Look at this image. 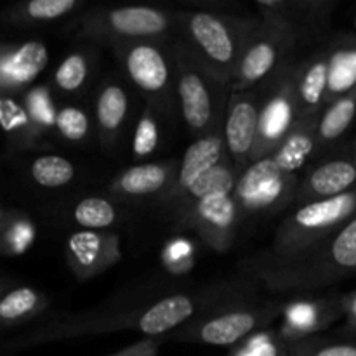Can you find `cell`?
Instances as JSON below:
<instances>
[{
  "instance_id": "cell-11",
  "label": "cell",
  "mask_w": 356,
  "mask_h": 356,
  "mask_svg": "<svg viewBox=\"0 0 356 356\" xmlns=\"http://www.w3.org/2000/svg\"><path fill=\"white\" fill-rule=\"evenodd\" d=\"M294 68L296 66L287 65L266 83L268 94L261 99L259 132L252 162L273 155L299 120L294 94Z\"/></svg>"
},
{
  "instance_id": "cell-39",
  "label": "cell",
  "mask_w": 356,
  "mask_h": 356,
  "mask_svg": "<svg viewBox=\"0 0 356 356\" xmlns=\"http://www.w3.org/2000/svg\"><path fill=\"white\" fill-rule=\"evenodd\" d=\"M0 122L7 131H17V129H30L33 125L28 111L21 110L14 101H0ZM35 127V125H33Z\"/></svg>"
},
{
  "instance_id": "cell-18",
  "label": "cell",
  "mask_w": 356,
  "mask_h": 356,
  "mask_svg": "<svg viewBox=\"0 0 356 356\" xmlns=\"http://www.w3.org/2000/svg\"><path fill=\"white\" fill-rule=\"evenodd\" d=\"M177 163H138L122 170L110 184L115 197L122 200H159L172 184Z\"/></svg>"
},
{
  "instance_id": "cell-9",
  "label": "cell",
  "mask_w": 356,
  "mask_h": 356,
  "mask_svg": "<svg viewBox=\"0 0 356 356\" xmlns=\"http://www.w3.org/2000/svg\"><path fill=\"white\" fill-rule=\"evenodd\" d=\"M298 42V33L287 24L259 21L245 45L232 90H254L273 80L289 65L287 56Z\"/></svg>"
},
{
  "instance_id": "cell-17",
  "label": "cell",
  "mask_w": 356,
  "mask_h": 356,
  "mask_svg": "<svg viewBox=\"0 0 356 356\" xmlns=\"http://www.w3.org/2000/svg\"><path fill=\"white\" fill-rule=\"evenodd\" d=\"M356 190V155H341L318 163L299 181L298 205L327 200Z\"/></svg>"
},
{
  "instance_id": "cell-14",
  "label": "cell",
  "mask_w": 356,
  "mask_h": 356,
  "mask_svg": "<svg viewBox=\"0 0 356 356\" xmlns=\"http://www.w3.org/2000/svg\"><path fill=\"white\" fill-rule=\"evenodd\" d=\"M226 159H228V155H226L222 131L211 132V134L195 139L184 152L181 162L177 163L176 176H174L170 188L155 202V207L159 209L160 214L165 218L170 209L177 204V200L198 179H202L205 174L216 169Z\"/></svg>"
},
{
  "instance_id": "cell-30",
  "label": "cell",
  "mask_w": 356,
  "mask_h": 356,
  "mask_svg": "<svg viewBox=\"0 0 356 356\" xmlns=\"http://www.w3.org/2000/svg\"><path fill=\"white\" fill-rule=\"evenodd\" d=\"M90 73L89 56L83 51L72 52L59 63L54 73V82L63 92H79L87 83Z\"/></svg>"
},
{
  "instance_id": "cell-13",
  "label": "cell",
  "mask_w": 356,
  "mask_h": 356,
  "mask_svg": "<svg viewBox=\"0 0 356 356\" xmlns=\"http://www.w3.org/2000/svg\"><path fill=\"white\" fill-rule=\"evenodd\" d=\"M261 99L254 90H232L222 122L226 155L236 169L252 163L254 146L259 132Z\"/></svg>"
},
{
  "instance_id": "cell-24",
  "label": "cell",
  "mask_w": 356,
  "mask_h": 356,
  "mask_svg": "<svg viewBox=\"0 0 356 356\" xmlns=\"http://www.w3.org/2000/svg\"><path fill=\"white\" fill-rule=\"evenodd\" d=\"M242 170L236 169L229 159H226L225 162L219 163L216 169H212L211 172L205 174L202 179H198L183 197L177 200V204L174 205L169 211V214L165 216L170 221V225H176L184 214H186L190 209H193L202 198L209 197L212 193H218V191H233L235 190V184L238 181V176Z\"/></svg>"
},
{
  "instance_id": "cell-19",
  "label": "cell",
  "mask_w": 356,
  "mask_h": 356,
  "mask_svg": "<svg viewBox=\"0 0 356 356\" xmlns=\"http://www.w3.org/2000/svg\"><path fill=\"white\" fill-rule=\"evenodd\" d=\"M259 21L287 24L298 33L299 40L308 31H318L329 19L332 2L327 0H257L254 3Z\"/></svg>"
},
{
  "instance_id": "cell-20",
  "label": "cell",
  "mask_w": 356,
  "mask_h": 356,
  "mask_svg": "<svg viewBox=\"0 0 356 356\" xmlns=\"http://www.w3.org/2000/svg\"><path fill=\"white\" fill-rule=\"evenodd\" d=\"M330 79V51L315 52L294 68V94L299 118L315 117L327 106Z\"/></svg>"
},
{
  "instance_id": "cell-38",
  "label": "cell",
  "mask_w": 356,
  "mask_h": 356,
  "mask_svg": "<svg viewBox=\"0 0 356 356\" xmlns=\"http://www.w3.org/2000/svg\"><path fill=\"white\" fill-rule=\"evenodd\" d=\"M33 238H35L33 225H31L30 221H24V219L14 222L6 235L7 247L16 254L24 252V250L33 243Z\"/></svg>"
},
{
  "instance_id": "cell-1",
  "label": "cell",
  "mask_w": 356,
  "mask_h": 356,
  "mask_svg": "<svg viewBox=\"0 0 356 356\" xmlns=\"http://www.w3.org/2000/svg\"><path fill=\"white\" fill-rule=\"evenodd\" d=\"M256 282L247 278L240 282H222L204 291L190 294H172L132 309H106L90 312L66 318L49 332V339L103 336L122 330H134L146 337H163L183 327L184 323L211 313L222 306L252 299Z\"/></svg>"
},
{
  "instance_id": "cell-6",
  "label": "cell",
  "mask_w": 356,
  "mask_h": 356,
  "mask_svg": "<svg viewBox=\"0 0 356 356\" xmlns=\"http://www.w3.org/2000/svg\"><path fill=\"white\" fill-rule=\"evenodd\" d=\"M176 26V14L152 6L96 7L75 23V35L97 44L160 40Z\"/></svg>"
},
{
  "instance_id": "cell-21",
  "label": "cell",
  "mask_w": 356,
  "mask_h": 356,
  "mask_svg": "<svg viewBox=\"0 0 356 356\" xmlns=\"http://www.w3.org/2000/svg\"><path fill=\"white\" fill-rule=\"evenodd\" d=\"M49 63V51L42 42H24L14 51L0 54V83L6 87H24L33 82Z\"/></svg>"
},
{
  "instance_id": "cell-15",
  "label": "cell",
  "mask_w": 356,
  "mask_h": 356,
  "mask_svg": "<svg viewBox=\"0 0 356 356\" xmlns=\"http://www.w3.org/2000/svg\"><path fill=\"white\" fill-rule=\"evenodd\" d=\"M65 252L72 273L80 282H89L120 263V236L115 232L76 229L66 238Z\"/></svg>"
},
{
  "instance_id": "cell-26",
  "label": "cell",
  "mask_w": 356,
  "mask_h": 356,
  "mask_svg": "<svg viewBox=\"0 0 356 356\" xmlns=\"http://www.w3.org/2000/svg\"><path fill=\"white\" fill-rule=\"evenodd\" d=\"M356 117V89L344 96L330 101L318 117L316 125V139L318 148H327L339 141L344 132L350 129Z\"/></svg>"
},
{
  "instance_id": "cell-27",
  "label": "cell",
  "mask_w": 356,
  "mask_h": 356,
  "mask_svg": "<svg viewBox=\"0 0 356 356\" xmlns=\"http://www.w3.org/2000/svg\"><path fill=\"white\" fill-rule=\"evenodd\" d=\"M72 218L80 229L108 232L120 221V209L104 197H86L75 204Z\"/></svg>"
},
{
  "instance_id": "cell-16",
  "label": "cell",
  "mask_w": 356,
  "mask_h": 356,
  "mask_svg": "<svg viewBox=\"0 0 356 356\" xmlns=\"http://www.w3.org/2000/svg\"><path fill=\"white\" fill-rule=\"evenodd\" d=\"M343 316L341 298H305L285 302L278 334L289 343H302L329 329Z\"/></svg>"
},
{
  "instance_id": "cell-32",
  "label": "cell",
  "mask_w": 356,
  "mask_h": 356,
  "mask_svg": "<svg viewBox=\"0 0 356 356\" xmlns=\"http://www.w3.org/2000/svg\"><path fill=\"white\" fill-rule=\"evenodd\" d=\"M42 308H44V298L33 289L21 287L9 292L0 301V318L6 322H14V320L26 318Z\"/></svg>"
},
{
  "instance_id": "cell-36",
  "label": "cell",
  "mask_w": 356,
  "mask_h": 356,
  "mask_svg": "<svg viewBox=\"0 0 356 356\" xmlns=\"http://www.w3.org/2000/svg\"><path fill=\"white\" fill-rule=\"evenodd\" d=\"M28 115H30L31 122L35 127L38 129H52L56 127V118H58V111L56 110L52 97L45 87H37L28 94Z\"/></svg>"
},
{
  "instance_id": "cell-10",
  "label": "cell",
  "mask_w": 356,
  "mask_h": 356,
  "mask_svg": "<svg viewBox=\"0 0 356 356\" xmlns=\"http://www.w3.org/2000/svg\"><path fill=\"white\" fill-rule=\"evenodd\" d=\"M298 174H287L271 156L256 160L240 172L233 198L242 218L275 214L294 202L299 186Z\"/></svg>"
},
{
  "instance_id": "cell-29",
  "label": "cell",
  "mask_w": 356,
  "mask_h": 356,
  "mask_svg": "<svg viewBox=\"0 0 356 356\" xmlns=\"http://www.w3.org/2000/svg\"><path fill=\"white\" fill-rule=\"evenodd\" d=\"M31 177L44 188H63L75 177V165L59 155H42L31 163Z\"/></svg>"
},
{
  "instance_id": "cell-3",
  "label": "cell",
  "mask_w": 356,
  "mask_h": 356,
  "mask_svg": "<svg viewBox=\"0 0 356 356\" xmlns=\"http://www.w3.org/2000/svg\"><path fill=\"white\" fill-rule=\"evenodd\" d=\"M259 19L216 13H176L179 44L214 80L232 89L250 35Z\"/></svg>"
},
{
  "instance_id": "cell-7",
  "label": "cell",
  "mask_w": 356,
  "mask_h": 356,
  "mask_svg": "<svg viewBox=\"0 0 356 356\" xmlns=\"http://www.w3.org/2000/svg\"><path fill=\"white\" fill-rule=\"evenodd\" d=\"M353 216H356V190L327 200L299 205L280 222L271 245L259 254L282 257L299 252L332 235Z\"/></svg>"
},
{
  "instance_id": "cell-22",
  "label": "cell",
  "mask_w": 356,
  "mask_h": 356,
  "mask_svg": "<svg viewBox=\"0 0 356 356\" xmlns=\"http://www.w3.org/2000/svg\"><path fill=\"white\" fill-rule=\"evenodd\" d=\"M129 113V94L115 80H106L99 87L94 103V117H96L97 132L106 148L117 143L125 118Z\"/></svg>"
},
{
  "instance_id": "cell-35",
  "label": "cell",
  "mask_w": 356,
  "mask_h": 356,
  "mask_svg": "<svg viewBox=\"0 0 356 356\" xmlns=\"http://www.w3.org/2000/svg\"><path fill=\"white\" fill-rule=\"evenodd\" d=\"M162 263L174 275H183L190 271L195 266L193 243L183 236L172 238L163 247Z\"/></svg>"
},
{
  "instance_id": "cell-42",
  "label": "cell",
  "mask_w": 356,
  "mask_h": 356,
  "mask_svg": "<svg viewBox=\"0 0 356 356\" xmlns=\"http://www.w3.org/2000/svg\"><path fill=\"white\" fill-rule=\"evenodd\" d=\"M350 155H356V136L353 138V141L350 143Z\"/></svg>"
},
{
  "instance_id": "cell-2",
  "label": "cell",
  "mask_w": 356,
  "mask_h": 356,
  "mask_svg": "<svg viewBox=\"0 0 356 356\" xmlns=\"http://www.w3.org/2000/svg\"><path fill=\"white\" fill-rule=\"evenodd\" d=\"M247 278L273 294H305L356 273V216L327 238L282 257L256 254L242 263Z\"/></svg>"
},
{
  "instance_id": "cell-12",
  "label": "cell",
  "mask_w": 356,
  "mask_h": 356,
  "mask_svg": "<svg viewBox=\"0 0 356 356\" xmlns=\"http://www.w3.org/2000/svg\"><path fill=\"white\" fill-rule=\"evenodd\" d=\"M242 221L233 191H218L202 198L172 228L177 232H193L212 250L228 252L235 243Z\"/></svg>"
},
{
  "instance_id": "cell-28",
  "label": "cell",
  "mask_w": 356,
  "mask_h": 356,
  "mask_svg": "<svg viewBox=\"0 0 356 356\" xmlns=\"http://www.w3.org/2000/svg\"><path fill=\"white\" fill-rule=\"evenodd\" d=\"M298 344L289 343L277 329H263L233 346L228 356H294Z\"/></svg>"
},
{
  "instance_id": "cell-40",
  "label": "cell",
  "mask_w": 356,
  "mask_h": 356,
  "mask_svg": "<svg viewBox=\"0 0 356 356\" xmlns=\"http://www.w3.org/2000/svg\"><path fill=\"white\" fill-rule=\"evenodd\" d=\"M163 337H145L111 356H156L163 344Z\"/></svg>"
},
{
  "instance_id": "cell-37",
  "label": "cell",
  "mask_w": 356,
  "mask_h": 356,
  "mask_svg": "<svg viewBox=\"0 0 356 356\" xmlns=\"http://www.w3.org/2000/svg\"><path fill=\"white\" fill-rule=\"evenodd\" d=\"M294 356H356V344L320 343L308 339L299 343Z\"/></svg>"
},
{
  "instance_id": "cell-4",
  "label": "cell",
  "mask_w": 356,
  "mask_h": 356,
  "mask_svg": "<svg viewBox=\"0 0 356 356\" xmlns=\"http://www.w3.org/2000/svg\"><path fill=\"white\" fill-rule=\"evenodd\" d=\"M176 73V97L188 131L195 138L222 131L232 89L212 79L179 42L169 44Z\"/></svg>"
},
{
  "instance_id": "cell-33",
  "label": "cell",
  "mask_w": 356,
  "mask_h": 356,
  "mask_svg": "<svg viewBox=\"0 0 356 356\" xmlns=\"http://www.w3.org/2000/svg\"><path fill=\"white\" fill-rule=\"evenodd\" d=\"M56 129L59 134L72 143H83L89 138L90 120L86 110L79 106H63L58 111Z\"/></svg>"
},
{
  "instance_id": "cell-23",
  "label": "cell",
  "mask_w": 356,
  "mask_h": 356,
  "mask_svg": "<svg viewBox=\"0 0 356 356\" xmlns=\"http://www.w3.org/2000/svg\"><path fill=\"white\" fill-rule=\"evenodd\" d=\"M318 117H302L296 122L291 134L284 139L277 152L271 155L273 162L287 174H298L309 159L318 152L316 125Z\"/></svg>"
},
{
  "instance_id": "cell-34",
  "label": "cell",
  "mask_w": 356,
  "mask_h": 356,
  "mask_svg": "<svg viewBox=\"0 0 356 356\" xmlns=\"http://www.w3.org/2000/svg\"><path fill=\"white\" fill-rule=\"evenodd\" d=\"M83 6V0H33L24 6V16L33 21H54L76 13Z\"/></svg>"
},
{
  "instance_id": "cell-5",
  "label": "cell",
  "mask_w": 356,
  "mask_h": 356,
  "mask_svg": "<svg viewBox=\"0 0 356 356\" xmlns=\"http://www.w3.org/2000/svg\"><path fill=\"white\" fill-rule=\"evenodd\" d=\"M282 308L280 302H254L252 299L235 302L184 323L167 337L179 343L236 346L252 334L268 329L275 320H280Z\"/></svg>"
},
{
  "instance_id": "cell-31",
  "label": "cell",
  "mask_w": 356,
  "mask_h": 356,
  "mask_svg": "<svg viewBox=\"0 0 356 356\" xmlns=\"http://www.w3.org/2000/svg\"><path fill=\"white\" fill-rule=\"evenodd\" d=\"M156 113L159 110L153 104L145 103L132 138V153L136 159H146L156 152L160 143V124Z\"/></svg>"
},
{
  "instance_id": "cell-8",
  "label": "cell",
  "mask_w": 356,
  "mask_h": 356,
  "mask_svg": "<svg viewBox=\"0 0 356 356\" xmlns=\"http://www.w3.org/2000/svg\"><path fill=\"white\" fill-rule=\"evenodd\" d=\"M113 51L145 103L159 111H169L176 97V73L169 45L160 40H138L113 45Z\"/></svg>"
},
{
  "instance_id": "cell-41",
  "label": "cell",
  "mask_w": 356,
  "mask_h": 356,
  "mask_svg": "<svg viewBox=\"0 0 356 356\" xmlns=\"http://www.w3.org/2000/svg\"><path fill=\"white\" fill-rule=\"evenodd\" d=\"M341 308H343V316L346 318L348 329L356 334V291L341 296Z\"/></svg>"
},
{
  "instance_id": "cell-25",
  "label": "cell",
  "mask_w": 356,
  "mask_h": 356,
  "mask_svg": "<svg viewBox=\"0 0 356 356\" xmlns=\"http://www.w3.org/2000/svg\"><path fill=\"white\" fill-rule=\"evenodd\" d=\"M329 51L330 79L327 104L356 89V33L337 38Z\"/></svg>"
}]
</instances>
